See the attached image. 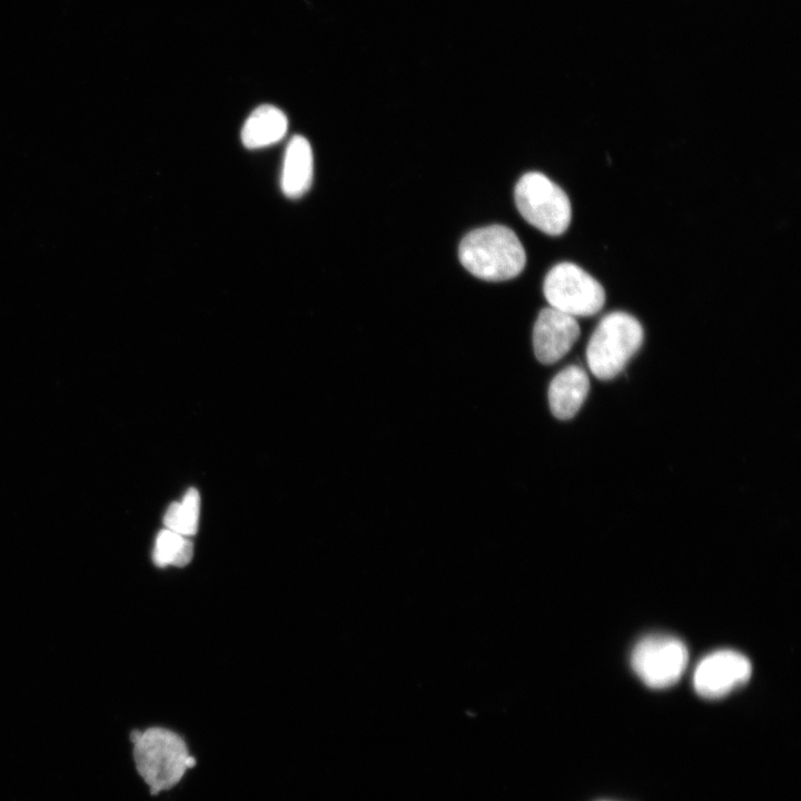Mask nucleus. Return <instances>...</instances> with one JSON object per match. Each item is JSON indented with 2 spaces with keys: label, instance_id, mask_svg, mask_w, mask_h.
<instances>
[{
  "label": "nucleus",
  "instance_id": "nucleus-3",
  "mask_svg": "<svg viewBox=\"0 0 801 801\" xmlns=\"http://www.w3.org/2000/svg\"><path fill=\"white\" fill-rule=\"evenodd\" d=\"M641 323L625 312L606 314L592 333L585 357L591 373L602 380L616 377L642 346Z\"/></svg>",
  "mask_w": 801,
  "mask_h": 801
},
{
  "label": "nucleus",
  "instance_id": "nucleus-9",
  "mask_svg": "<svg viewBox=\"0 0 801 801\" xmlns=\"http://www.w3.org/2000/svg\"><path fill=\"white\" fill-rule=\"evenodd\" d=\"M590 390L586 372L577 365H570L551 380L547 397L552 414L558 419H570L582 407Z\"/></svg>",
  "mask_w": 801,
  "mask_h": 801
},
{
  "label": "nucleus",
  "instance_id": "nucleus-6",
  "mask_svg": "<svg viewBox=\"0 0 801 801\" xmlns=\"http://www.w3.org/2000/svg\"><path fill=\"white\" fill-rule=\"evenodd\" d=\"M689 660L684 643L671 635L643 637L633 649L631 663L637 676L650 688L662 689L676 683Z\"/></svg>",
  "mask_w": 801,
  "mask_h": 801
},
{
  "label": "nucleus",
  "instance_id": "nucleus-13",
  "mask_svg": "<svg viewBox=\"0 0 801 801\" xmlns=\"http://www.w3.org/2000/svg\"><path fill=\"white\" fill-rule=\"evenodd\" d=\"M200 497L195 488H190L181 502L171 503L164 516L167 530L184 536L196 534L198 528Z\"/></svg>",
  "mask_w": 801,
  "mask_h": 801
},
{
  "label": "nucleus",
  "instance_id": "nucleus-1",
  "mask_svg": "<svg viewBox=\"0 0 801 801\" xmlns=\"http://www.w3.org/2000/svg\"><path fill=\"white\" fill-rule=\"evenodd\" d=\"M129 740L134 772L151 798L176 789L198 765L185 738L170 729L132 730Z\"/></svg>",
  "mask_w": 801,
  "mask_h": 801
},
{
  "label": "nucleus",
  "instance_id": "nucleus-2",
  "mask_svg": "<svg viewBox=\"0 0 801 801\" xmlns=\"http://www.w3.org/2000/svg\"><path fill=\"white\" fill-rule=\"evenodd\" d=\"M463 267L477 278L504 281L518 276L526 254L517 235L503 225H491L469 231L458 246Z\"/></svg>",
  "mask_w": 801,
  "mask_h": 801
},
{
  "label": "nucleus",
  "instance_id": "nucleus-11",
  "mask_svg": "<svg viewBox=\"0 0 801 801\" xmlns=\"http://www.w3.org/2000/svg\"><path fill=\"white\" fill-rule=\"evenodd\" d=\"M287 128V117L279 108L263 105L246 119L241 130V141L248 149L264 148L281 140Z\"/></svg>",
  "mask_w": 801,
  "mask_h": 801
},
{
  "label": "nucleus",
  "instance_id": "nucleus-10",
  "mask_svg": "<svg viewBox=\"0 0 801 801\" xmlns=\"http://www.w3.org/2000/svg\"><path fill=\"white\" fill-rule=\"evenodd\" d=\"M314 172L313 151L308 140L294 136L286 148L280 186L288 198H299L310 188Z\"/></svg>",
  "mask_w": 801,
  "mask_h": 801
},
{
  "label": "nucleus",
  "instance_id": "nucleus-7",
  "mask_svg": "<svg viewBox=\"0 0 801 801\" xmlns=\"http://www.w3.org/2000/svg\"><path fill=\"white\" fill-rule=\"evenodd\" d=\"M751 672L748 657L736 651L721 650L701 660L693 675V685L701 696L719 699L744 684Z\"/></svg>",
  "mask_w": 801,
  "mask_h": 801
},
{
  "label": "nucleus",
  "instance_id": "nucleus-5",
  "mask_svg": "<svg viewBox=\"0 0 801 801\" xmlns=\"http://www.w3.org/2000/svg\"><path fill=\"white\" fill-rule=\"evenodd\" d=\"M543 293L548 307L575 318L597 314L605 303L600 281L570 261L558 263L547 271Z\"/></svg>",
  "mask_w": 801,
  "mask_h": 801
},
{
  "label": "nucleus",
  "instance_id": "nucleus-12",
  "mask_svg": "<svg viewBox=\"0 0 801 801\" xmlns=\"http://www.w3.org/2000/svg\"><path fill=\"white\" fill-rule=\"evenodd\" d=\"M192 555L194 545L187 536L167 528L158 533L152 551V560L157 566H185Z\"/></svg>",
  "mask_w": 801,
  "mask_h": 801
},
{
  "label": "nucleus",
  "instance_id": "nucleus-4",
  "mask_svg": "<svg viewBox=\"0 0 801 801\" xmlns=\"http://www.w3.org/2000/svg\"><path fill=\"white\" fill-rule=\"evenodd\" d=\"M517 210L532 226L550 236L562 235L570 226L572 206L566 192L538 171L523 175L514 190Z\"/></svg>",
  "mask_w": 801,
  "mask_h": 801
},
{
  "label": "nucleus",
  "instance_id": "nucleus-8",
  "mask_svg": "<svg viewBox=\"0 0 801 801\" xmlns=\"http://www.w3.org/2000/svg\"><path fill=\"white\" fill-rule=\"evenodd\" d=\"M575 317L554 308H543L533 327V350L542 364H554L563 358L580 336Z\"/></svg>",
  "mask_w": 801,
  "mask_h": 801
}]
</instances>
